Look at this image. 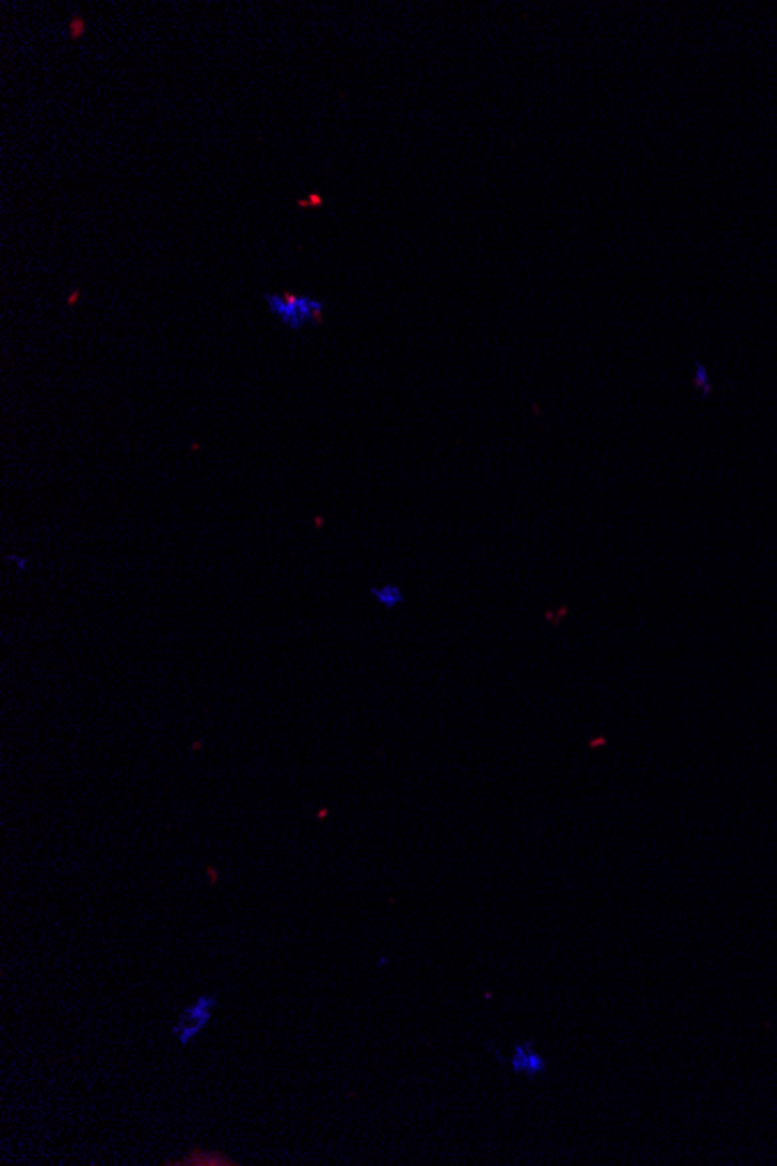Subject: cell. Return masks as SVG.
Masks as SVG:
<instances>
[{
  "mask_svg": "<svg viewBox=\"0 0 777 1166\" xmlns=\"http://www.w3.org/2000/svg\"><path fill=\"white\" fill-rule=\"evenodd\" d=\"M5 564L10 566L14 573L24 575L28 568H31V559H28L26 554H21V552H10V554H5Z\"/></svg>",
  "mask_w": 777,
  "mask_h": 1166,
  "instance_id": "5",
  "label": "cell"
},
{
  "mask_svg": "<svg viewBox=\"0 0 777 1166\" xmlns=\"http://www.w3.org/2000/svg\"><path fill=\"white\" fill-rule=\"evenodd\" d=\"M370 596H373V601L377 606L384 608V610H396L401 608L405 603V594L403 589L394 585V582H382V585H373L368 589Z\"/></svg>",
  "mask_w": 777,
  "mask_h": 1166,
  "instance_id": "4",
  "label": "cell"
},
{
  "mask_svg": "<svg viewBox=\"0 0 777 1166\" xmlns=\"http://www.w3.org/2000/svg\"><path fill=\"white\" fill-rule=\"evenodd\" d=\"M184 1164H231V1162L224 1160V1157H219V1155L194 1153V1155H189L187 1160H184Z\"/></svg>",
  "mask_w": 777,
  "mask_h": 1166,
  "instance_id": "7",
  "label": "cell"
},
{
  "mask_svg": "<svg viewBox=\"0 0 777 1166\" xmlns=\"http://www.w3.org/2000/svg\"><path fill=\"white\" fill-rule=\"evenodd\" d=\"M263 301H266L270 315L287 326L291 331H301L303 326H319L324 322L326 303L322 298H312L303 294H294V291H263Z\"/></svg>",
  "mask_w": 777,
  "mask_h": 1166,
  "instance_id": "1",
  "label": "cell"
},
{
  "mask_svg": "<svg viewBox=\"0 0 777 1166\" xmlns=\"http://www.w3.org/2000/svg\"><path fill=\"white\" fill-rule=\"evenodd\" d=\"M324 205V198L319 194H310L308 198H301L298 201V208H322Z\"/></svg>",
  "mask_w": 777,
  "mask_h": 1166,
  "instance_id": "8",
  "label": "cell"
},
{
  "mask_svg": "<svg viewBox=\"0 0 777 1166\" xmlns=\"http://www.w3.org/2000/svg\"><path fill=\"white\" fill-rule=\"evenodd\" d=\"M217 1006V997L212 994H201L194 1004L184 1008L180 1015V1022L173 1027V1034L182 1045H189L194 1038L203 1032L205 1025L212 1020V1008Z\"/></svg>",
  "mask_w": 777,
  "mask_h": 1166,
  "instance_id": "2",
  "label": "cell"
},
{
  "mask_svg": "<svg viewBox=\"0 0 777 1166\" xmlns=\"http://www.w3.org/2000/svg\"><path fill=\"white\" fill-rule=\"evenodd\" d=\"M84 33H87V19H84L82 14H75V17L70 19V24H68V35L73 40H80Z\"/></svg>",
  "mask_w": 777,
  "mask_h": 1166,
  "instance_id": "6",
  "label": "cell"
},
{
  "mask_svg": "<svg viewBox=\"0 0 777 1166\" xmlns=\"http://www.w3.org/2000/svg\"><path fill=\"white\" fill-rule=\"evenodd\" d=\"M77 294H80V291L75 289V291H73V296H68V303H70V305H73V303L77 301Z\"/></svg>",
  "mask_w": 777,
  "mask_h": 1166,
  "instance_id": "9",
  "label": "cell"
},
{
  "mask_svg": "<svg viewBox=\"0 0 777 1166\" xmlns=\"http://www.w3.org/2000/svg\"><path fill=\"white\" fill-rule=\"evenodd\" d=\"M510 1069L522 1078H540L547 1071V1059L540 1055L536 1043L522 1041L512 1048V1055L508 1059Z\"/></svg>",
  "mask_w": 777,
  "mask_h": 1166,
  "instance_id": "3",
  "label": "cell"
}]
</instances>
